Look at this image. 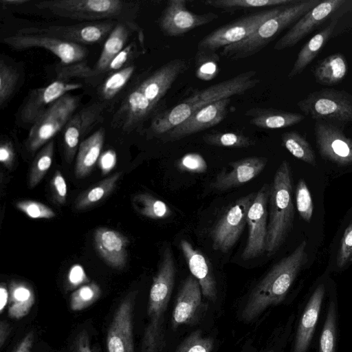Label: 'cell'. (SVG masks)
<instances>
[{"instance_id": "7dc6e473", "label": "cell", "mask_w": 352, "mask_h": 352, "mask_svg": "<svg viewBox=\"0 0 352 352\" xmlns=\"http://www.w3.org/2000/svg\"><path fill=\"white\" fill-rule=\"evenodd\" d=\"M142 54L138 51V44L133 41L127 45L110 63L106 72V75L118 71L129 65H132L131 62Z\"/></svg>"}, {"instance_id": "94428289", "label": "cell", "mask_w": 352, "mask_h": 352, "mask_svg": "<svg viewBox=\"0 0 352 352\" xmlns=\"http://www.w3.org/2000/svg\"><path fill=\"white\" fill-rule=\"evenodd\" d=\"M28 0H1L3 6H21L28 3Z\"/></svg>"}, {"instance_id": "f1b7e54d", "label": "cell", "mask_w": 352, "mask_h": 352, "mask_svg": "<svg viewBox=\"0 0 352 352\" xmlns=\"http://www.w3.org/2000/svg\"><path fill=\"white\" fill-rule=\"evenodd\" d=\"M245 115L249 118L251 124L265 129L287 128L305 119L302 114L274 108H251Z\"/></svg>"}, {"instance_id": "9a60e30c", "label": "cell", "mask_w": 352, "mask_h": 352, "mask_svg": "<svg viewBox=\"0 0 352 352\" xmlns=\"http://www.w3.org/2000/svg\"><path fill=\"white\" fill-rule=\"evenodd\" d=\"M186 0H170L160 17L159 27L167 36H179L218 18L214 12L195 14L186 8Z\"/></svg>"}, {"instance_id": "6da1fadb", "label": "cell", "mask_w": 352, "mask_h": 352, "mask_svg": "<svg viewBox=\"0 0 352 352\" xmlns=\"http://www.w3.org/2000/svg\"><path fill=\"white\" fill-rule=\"evenodd\" d=\"M255 70H248L206 88L197 90L171 109L156 115L151 123L150 132L162 136L184 122L192 113L214 102L244 94L255 87L260 80L254 78Z\"/></svg>"}, {"instance_id": "8fae6325", "label": "cell", "mask_w": 352, "mask_h": 352, "mask_svg": "<svg viewBox=\"0 0 352 352\" xmlns=\"http://www.w3.org/2000/svg\"><path fill=\"white\" fill-rule=\"evenodd\" d=\"M82 87L79 82L56 80L45 87L31 89L17 112V124L30 129L55 101Z\"/></svg>"}, {"instance_id": "e0dca14e", "label": "cell", "mask_w": 352, "mask_h": 352, "mask_svg": "<svg viewBox=\"0 0 352 352\" xmlns=\"http://www.w3.org/2000/svg\"><path fill=\"white\" fill-rule=\"evenodd\" d=\"M106 107L104 102H94L76 111L68 121L63 129L64 155L68 162L73 160L80 139L102 121Z\"/></svg>"}, {"instance_id": "603a6c76", "label": "cell", "mask_w": 352, "mask_h": 352, "mask_svg": "<svg viewBox=\"0 0 352 352\" xmlns=\"http://www.w3.org/2000/svg\"><path fill=\"white\" fill-rule=\"evenodd\" d=\"M267 164L264 157H249L229 164L212 184L213 188L223 191L243 185L258 175Z\"/></svg>"}, {"instance_id": "f907efd6", "label": "cell", "mask_w": 352, "mask_h": 352, "mask_svg": "<svg viewBox=\"0 0 352 352\" xmlns=\"http://www.w3.org/2000/svg\"><path fill=\"white\" fill-rule=\"evenodd\" d=\"M352 259V221L346 228L341 239L337 256V265L344 267Z\"/></svg>"}, {"instance_id": "6f0895ef", "label": "cell", "mask_w": 352, "mask_h": 352, "mask_svg": "<svg viewBox=\"0 0 352 352\" xmlns=\"http://www.w3.org/2000/svg\"><path fill=\"white\" fill-rule=\"evenodd\" d=\"M34 335L33 331L29 332L21 340L16 349L14 352H30L33 342Z\"/></svg>"}, {"instance_id": "7a4b0ae2", "label": "cell", "mask_w": 352, "mask_h": 352, "mask_svg": "<svg viewBox=\"0 0 352 352\" xmlns=\"http://www.w3.org/2000/svg\"><path fill=\"white\" fill-rule=\"evenodd\" d=\"M306 246L305 241L301 242L292 254L274 265L252 289L241 312L244 321H252L267 307L283 301L307 261Z\"/></svg>"}, {"instance_id": "83f0119b", "label": "cell", "mask_w": 352, "mask_h": 352, "mask_svg": "<svg viewBox=\"0 0 352 352\" xmlns=\"http://www.w3.org/2000/svg\"><path fill=\"white\" fill-rule=\"evenodd\" d=\"M324 293V286L321 284L311 294L299 322L293 352L307 351L318 319Z\"/></svg>"}, {"instance_id": "f5cc1de1", "label": "cell", "mask_w": 352, "mask_h": 352, "mask_svg": "<svg viewBox=\"0 0 352 352\" xmlns=\"http://www.w3.org/2000/svg\"><path fill=\"white\" fill-rule=\"evenodd\" d=\"M15 159V153L12 142L3 139L0 144V162L7 168H12Z\"/></svg>"}, {"instance_id": "bcb514c9", "label": "cell", "mask_w": 352, "mask_h": 352, "mask_svg": "<svg viewBox=\"0 0 352 352\" xmlns=\"http://www.w3.org/2000/svg\"><path fill=\"white\" fill-rule=\"evenodd\" d=\"M296 203L300 217L309 222L312 217L314 204L310 191L303 179L299 180L296 189Z\"/></svg>"}, {"instance_id": "2e32d148", "label": "cell", "mask_w": 352, "mask_h": 352, "mask_svg": "<svg viewBox=\"0 0 352 352\" xmlns=\"http://www.w3.org/2000/svg\"><path fill=\"white\" fill-rule=\"evenodd\" d=\"M137 292L129 293L114 312L107 334L108 352H135L133 312Z\"/></svg>"}, {"instance_id": "680465c9", "label": "cell", "mask_w": 352, "mask_h": 352, "mask_svg": "<svg viewBox=\"0 0 352 352\" xmlns=\"http://www.w3.org/2000/svg\"><path fill=\"white\" fill-rule=\"evenodd\" d=\"M9 302V290L6 284L1 283L0 285V313L3 314L6 306Z\"/></svg>"}, {"instance_id": "484cf974", "label": "cell", "mask_w": 352, "mask_h": 352, "mask_svg": "<svg viewBox=\"0 0 352 352\" xmlns=\"http://www.w3.org/2000/svg\"><path fill=\"white\" fill-rule=\"evenodd\" d=\"M201 289L198 280L192 275L183 283L178 293L172 316V328L189 322L201 304Z\"/></svg>"}, {"instance_id": "f546056e", "label": "cell", "mask_w": 352, "mask_h": 352, "mask_svg": "<svg viewBox=\"0 0 352 352\" xmlns=\"http://www.w3.org/2000/svg\"><path fill=\"white\" fill-rule=\"evenodd\" d=\"M104 138L105 130L101 127L80 143L75 165L77 178H83L92 170L100 157Z\"/></svg>"}, {"instance_id": "b9f144b4", "label": "cell", "mask_w": 352, "mask_h": 352, "mask_svg": "<svg viewBox=\"0 0 352 352\" xmlns=\"http://www.w3.org/2000/svg\"><path fill=\"white\" fill-rule=\"evenodd\" d=\"M195 60L197 78L209 81L218 75L219 56L216 52L197 51Z\"/></svg>"}, {"instance_id": "4316f807", "label": "cell", "mask_w": 352, "mask_h": 352, "mask_svg": "<svg viewBox=\"0 0 352 352\" xmlns=\"http://www.w3.org/2000/svg\"><path fill=\"white\" fill-rule=\"evenodd\" d=\"M180 247L192 275L198 280L202 294L210 300L217 298L216 280L205 256L186 240Z\"/></svg>"}, {"instance_id": "ffe728a7", "label": "cell", "mask_w": 352, "mask_h": 352, "mask_svg": "<svg viewBox=\"0 0 352 352\" xmlns=\"http://www.w3.org/2000/svg\"><path fill=\"white\" fill-rule=\"evenodd\" d=\"M344 3V0H327L320 1L317 6L305 13L276 43L274 49L277 51L291 47L297 44L314 29L323 23Z\"/></svg>"}, {"instance_id": "9f6ffc18", "label": "cell", "mask_w": 352, "mask_h": 352, "mask_svg": "<svg viewBox=\"0 0 352 352\" xmlns=\"http://www.w3.org/2000/svg\"><path fill=\"white\" fill-rule=\"evenodd\" d=\"M116 164V154L112 150L102 153L98 160V166L103 175L110 172Z\"/></svg>"}, {"instance_id": "836d02e7", "label": "cell", "mask_w": 352, "mask_h": 352, "mask_svg": "<svg viewBox=\"0 0 352 352\" xmlns=\"http://www.w3.org/2000/svg\"><path fill=\"white\" fill-rule=\"evenodd\" d=\"M22 66L11 64L6 57L0 60V108H5L22 83Z\"/></svg>"}, {"instance_id": "52a82bcc", "label": "cell", "mask_w": 352, "mask_h": 352, "mask_svg": "<svg viewBox=\"0 0 352 352\" xmlns=\"http://www.w3.org/2000/svg\"><path fill=\"white\" fill-rule=\"evenodd\" d=\"M80 102L79 96L69 93L55 101L30 129L25 140L27 149L34 153L52 140L76 112Z\"/></svg>"}, {"instance_id": "30bf717a", "label": "cell", "mask_w": 352, "mask_h": 352, "mask_svg": "<svg viewBox=\"0 0 352 352\" xmlns=\"http://www.w3.org/2000/svg\"><path fill=\"white\" fill-rule=\"evenodd\" d=\"M118 21L83 22L69 25L32 27L19 30L16 34H44L79 45L96 44L107 38Z\"/></svg>"}, {"instance_id": "4dcf8cb0", "label": "cell", "mask_w": 352, "mask_h": 352, "mask_svg": "<svg viewBox=\"0 0 352 352\" xmlns=\"http://www.w3.org/2000/svg\"><path fill=\"white\" fill-rule=\"evenodd\" d=\"M337 22L338 19H333L328 25L314 35L301 48L287 76L289 78H292L302 73L320 53L331 37Z\"/></svg>"}, {"instance_id": "5b68a950", "label": "cell", "mask_w": 352, "mask_h": 352, "mask_svg": "<svg viewBox=\"0 0 352 352\" xmlns=\"http://www.w3.org/2000/svg\"><path fill=\"white\" fill-rule=\"evenodd\" d=\"M269 221L265 252L274 254L292 228L294 208L292 201V178L289 163L283 160L277 168L270 186Z\"/></svg>"}, {"instance_id": "9c48e42d", "label": "cell", "mask_w": 352, "mask_h": 352, "mask_svg": "<svg viewBox=\"0 0 352 352\" xmlns=\"http://www.w3.org/2000/svg\"><path fill=\"white\" fill-rule=\"evenodd\" d=\"M297 106L314 120L352 122V96L345 91L323 89L314 91Z\"/></svg>"}, {"instance_id": "c3c4849f", "label": "cell", "mask_w": 352, "mask_h": 352, "mask_svg": "<svg viewBox=\"0 0 352 352\" xmlns=\"http://www.w3.org/2000/svg\"><path fill=\"white\" fill-rule=\"evenodd\" d=\"M16 207L32 219H52L56 214L54 210L41 202L32 200H22L16 204Z\"/></svg>"}, {"instance_id": "f6af8a7d", "label": "cell", "mask_w": 352, "mask_h": 352, "mask_svg": "<svg viewBox=\"0 0 352 352\" xmlns=\"http://www.w3.org/2000/svg\"><path fill=\"white\" fill-rule=\"evenodd\" d=\"M213 344L211 338L204 337L201 331L197 330L182 342L176 352H211Z\"/></svg>"}, {"instance_id": "277c9868", "label": "cell", "mask_w": 352, "mask_h": 352, "mask_svg": "<svg viewBox=\"0 0 352 352\" xmlns=\"http://www.w3.org/2000/svg\"><path fill=\"white\" fill-rule=\"evenodd\" d=\"M35 6L55 16L85 22H133L140 9L138 2L120 0H49Z\"/></svg>"}, {"instance_id": "91938a15", "label": "cell", "mask_w": 352, "mask_h": 352, "mask_svg": "<svg viewBox=\"0 0 352 352\" xmlns=\"http://www.w3.org/2000/svg\"><path fill=\"white\" fill-rule=\"evenodd\" d=\"M10 333V326L6 320L0 322V347L2 348Z\"/></svg>"}, {"instance_id": "db71d44e", "label": "cell", "mask_w": 352, "mask_h": 352, "mask_svg": "<svg viewBox=\"0 0 352 352\" xmlns=\"http://www.w3.org/2000/svg\"><path fill=\"white\" fill-rule=\"evenodd\" d=\"M69 285L75 287L85 283H87L89 279L85 272L83 267L78 264L74 265L69 270L67 275Z\"/></svg>"}, {"instance_id": "ee69618b", "label": "cell", "mask_w": 352, "mask_h": 352, "mask_svg": "<svg viewBox=\"0 0 352 352\" xmlns=\"http://www.w3.org/2000/svg\"><path fill=\"white\" fill-rule=\"evenodd\" d=\"M336 335V305L331 301L320 340V352H334Z\"/></svg>"}, {"instance_id": "74e56055", "label": "cell", "mask_w": 352, "mask_h": 352, "mask_svg": "<svg viewBox=\"0 0 352 352\" xmlns=\"http://www.w3.org/2000/svg\"><path fill=\"white\" fill-rule=\"evenodd\" d=\"M133 64L107 76L99 87L102 102L113 100L127 85L135 72Z\"/></svg>"}, {"instance_id": "ab89813d", "label": "cell", "mask_w": 352, "mask_h": 352, "mask_svg": "<svg viewBox=\"0 0 352 352\" xmlns=\"http://www.w3.org/2000/svg\"><path fill=\"white\" fill-rule=\"evenodd\" d=\"M54 151V141L52 140L43 146L34 158L29 174L30 188L36 187L46 175L52 163Z\"/></svg>"}, {"instance_id": "e575fe53", "label": "cell", "mask_w": 352, "mask_h": 352, "mask_svg": "<svg viewBox=\"0 0 352 352\" xmlns=\"http://www.w3.org/2000/svg\"><path fill=\"white\" fill-rule=\"evenodd\" d=\"M121 175L120 172L116 173L82 192L75 201L76 209H87L107 197L115 188Z\"/></svg>"}, {"instance_id": "ac0fdd59", "label": "cell", "mask_w": 352, "mask_h": 352, "mask_svg": "<svg viewBox=\"0 0 352 352\" xmlns=\"http://www.w3.org/2000/svg\"><path fill=\"white\" fill-rule=\"evenodd\" d=\"M137 32L143 34L141 28L134 21H118L105 40L102 52L94 67L82 63L80 78H93L106 74L111 60L126 46L130 36Z\"/></svg>"}, {"instance_id": "3957f363", "label": "cell", "mask_w": 352, "mask_h": 352, "mask_svg": "<svg viewBox=\"0 0 352 352\" xmlns=\"http://www.w3.org/2000/svg\"><path fill=\"white\" fill-rule=\"evenodd\" d=\"M175 272L171 250L166 247L150 289L148 322L142 339L141 352H162L165 346V313L174 287Z\"/></svg>"}, {"instance_id": "8d00e7d4", "label": "cell", "mask_w": 352, "mask_h": 352, "mask_svg": "<svg viewBox=\"0 0 352 352\" xmlns=\"http://www.w3.org/2000/svg\"><path fill=\"white\" fill-rule=\"evenodd\" d=\"M132 204L139 214L149 219H163L172 214L170 208L165 202L146 192L135 195Z\"/></svg>"}, {"instance_id": "1f68e13d", "label": "cell", "mask_w": 352, "mask_h": 352, "mask_svg": "<svg viewBox=\"0 0 352 352\" xmlns=\"http://www.w3.org/2000/svg\"><path fill=\"white\" fill-rule=\"evenodd\" d=\"M347 72L348 64L344 56L336 53L322 60L315 67L314 75L318 83L331 86L340 83Z\"/></svg>"}, {"instance_id": "f35d334b", "label": "cell", "mask_w": 352, "mask_h": 352, "mask_svg": "<svg viewBox=\"0 0 352 352\" xmlns=\"http://www.w3.org/2000/svg\"><path fill=\"white\" fill-rule=\"evenodd\" d=\"M284 147L296 158L312 166L316 164V155L310 144L299 133L291 131L281 135Z\"/></svg>"}, {"instance_id": "7c38bea8", "label": "cell", "mask_w": 352, "mask_h": 352, "mask_svg": "<svg viewBox=\"0 0 352 352\" xmlns=\"http://www.w3.org/2000/svg\"><path fill=\"white\" fill-rule=\"evenodd\" d=\"M254 197V193H250L238 199L219 219L211 232L214 250L226 253L236 243L246 224L247 213Z\"/></svg>"}, {"instance_id": "4fadbf2b", "label": "cell", "mask_w": 352, "mask_h": 352, "mask_svg": "<svg viewBox=\"0 0 352 352\" xmlns=\"http://www.w3.org/2000/svg\"><path fill=\"white\" fill-rule=\"evenodd\" d=\"M270 186L264 184L255 194L247 213L246 224L248 236L241 257L248 261L259 256L265 252L267 234V204Z\"/></svg>"}, {"instance_id": "44dd1931", "label": "cell", "mask_w": 352, "mask_h": 352, "mask_svg": "<svg viewBox=\"0 0 352 352\" xmlns=\"http://www.w3.org/2000/svg\"><path fill=\"white\" fill-rule=\"evenodd\" d=\"M314 131L318 149L324 158L342 166L352 164V140L339 128L318 122Z\"/></svg>"}, {"instance_id": "8992f818", "label": "cell", "mask_w": 352, "mask_h": 352, "mask_svg": "<svg viewBox=\"0 0 352 352\" xmlns=\"http://www.w3.org/2000/svg\"><path fill=\"white\" fill-rule=\"evenodd\" d=\"M320 2L318 0L297 1L285 6L278 14L261 24L248 37L223 47L221 54L231 60L246 58L256 54L279 33L296 22Z\"/></svg>"}, {"instance_id": "d590c367", "label": "cell", "mask_w": 352, "mask_h": 352, "mask_svg": "<svg viewBox=\"0 0 352 352\" xmlns=\"http://www.w3.org/2000/svg\"><path fill=\"white\" fill-rule=\"evenodd\" d=\"M296 1V0H208L204 1V3L219 9L222 12H234L265 7L284 6Z\"/></svg>"}, {"instance_id": "cb8c5ba5", "label": "cell", "mask_w": 352, "mask_h": 352, "mask_svg": "<svg viewBox=\"0 0 352 352\" xmlns=\"http://www.w3.org/2000/svg\"><path fill=\"white\" fill-rule=\"evenodd\" d=\"M156 107L135 86L129 91L114 115L113 124L123 131H131L148 118Z\"/></svg>"}, {"instance_id": "816d5d0a", "label": "cell", "mask_w": 352, "mask_h": 352, "mask_svg": "<svg viewBox=\"0 0 352 352\" xmlns=\"http://www.w3.org/2000/svg\"><path fill=\"white\" fill-rule=\"evenodd\" d=\"M51 188L54 201L61 205L67 198V188L65 180L60 171L56 170L52 179Z\"/></svg>"}, {"instance_id": "681fc988", "label": "cell", "mask_w": 352, "mask_h": 352, "mask_svg": "<svg viewBox=\"0 0 352 352\" xmlns=\"http://www.w3.org/2000/svg\"><path fill=\"white\" fill-rule=\"evenodd\" d=\"M177 165L179 170L192 173H204L208 168L204 158L197 153L184 155L179 160Z\"/></svg>"}, {"instance_id": "5bb4252c", "label": "cell", "mask_w": 352, "mask_h": 352, "mask_svg": "<svg viewBox=\"0 0 352 352\" xmlns=\"http://www.w3.org/2000/svg\"><path fill=\"white\" fill-rule=\"evenodd\" d=\"M3 43L15 50L42 47L56 55L64 65L82 62L88 50L83 45L44 34H16L5 37Z\"/></svg>"}, {"instance_id": "11a10c76", "label": "cell", "mask_w": 352, "mask_h": 352, "mask_svg": "<svg viewBox=\"0 0 352 352\" xmlns=\"http://www.w3.org/2000/svg\"><path fill=\"white\" fill-rule=\"evenodd\" d=\"M70 352H91L89 335L86 331H81L75 337Z\"/></svg>"}, {"instance_id": "d6986e66", "label": "cell", "mask_w": 352, "mask_h": 352, "mask_svg": "<svg viewBox=\"0 0 352 352\" xmlns=\"http://www.w3.org/2000/svg\"><path fill=\"white\" fill-rule=\"evenodd\" d=\"M230 102V98L204 107L162 138L165 142L176 141L217 125L227 116Z\"/></svg>"}, {"instance_id": "ba28073f", "label": "cell", "mask_w": 352, "mask_h": 352, "mask_svg": "<svg viewBox=\"0 0 352 352\" xmlns=\"http://www.w3.org/2000/svg\"><path fill=\"white\" fill-rule=\"evenodd\" d=\"M285 6L258 10L219 27L198 42L197 51L216 52L220 48L246 38L261 24L278 14Z\"/></svg>"}, {"instance_id": "d4e9b609", "label": "cell", "mask_w": 352, "mask_h": 352, "mask_svg": "<svg viewBox=\"0 0 352 352\" xmlns=\"http://www.w3.org/2000/svg\"><path fill=\"white\" fill-rule=\"evenodd\" d=\"M95 248L103 261L110 267L121 270L127 259V237L106 227L96 229L94 234Z\"/></svg>"}, {"instance_id": "7bdbcfd3", "label": "cell", "mask_w": 352, "mask_h": 352, "mask_svg": "<svg viewBox=\"0 0 352 352\" xmlns=\"http://www.w3.org/2000/svg\"><path fill=\"white\" fill-rule=\"evenodd\" d=\"M101 294V289L96 283L84 285L74 291L70 298V307L74 311H81L96 302Z\"/></svg>"}, {"instance_id": "60d3db41", "label": "cell", "mask_w": 352, "mask_h": 352, "mask_svg": "<svg viewBox=\"0 0 352 352\" xmlns=\"http://www.w3.org/2000/svg\"><path fill=\"white\" fill-rule=\"evenodd\" d=\"M204 142L210 146L228 148H248L255 144L250 137L234 132H216L203 135Z\"/></svg>"}, {"instance_id": "7402d4cb", "label": "cell", "mask_w": 352, "mask_h": 352, "mask_svg": "<svg viewBox=\"0 0 352 352\" xmlns=\"http://www.w3.org/2000/svg\"><path fill=\"white\" fill-rule=\"evenodd\" d=\"M188 67V63L184 58L171 60L136 86L148 100L157 106L175 81Z\"/></svg>"}, {"instance_id": "d6a6232c", "label": "cell", "mask_w": 352, "mask_h": 352, "mask_svg": "<svg viewBox=\"0 0 352 352\" xmlns=\"http://www.w3.org/2000/svg\"><path fill=\"white\" fill-rule=\"evenodd\" d=\"M9 302L8 314L13 319H20L25 316L34 303V293L28 283L12 280L8 286Z\"/></svg>"}]
</instances>
